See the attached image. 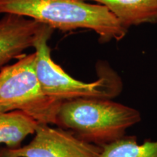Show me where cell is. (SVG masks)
<instances>
[{"mask_svg":"<svg viewBox=\"0 0 157 157\" xmlns=\"http://www.w3.org/2000/svg\"><path fill=\"white\" fill-rule=\"evenodd\" d=\"M54 29L49 27L34 44L36 71L44 93L49 98L63 102L81 98L113 99L121 93L122 81L107 63L96 65L98 78L92 82L76 79L52 60L48 40Z\"/></svg>","mask_w":157,"mask_h":157,"instance_id":"obj_3","label":"cell"},{"mask_svg":"<svg viewBox=\"0 0 157 157\" xmlns=\"http://www.w3.org/2000/svg\"><path fill=\"white\" fill-rule=\"evenodd\" d=\"M101 149V157H157V140L138 144L136 137L125 135Z\"/></svg>","mask_w":157,"mask_h":157,"instance_id":"obj_9","label":"cell"},{"mask_svg":"<svg viewBox=\"0 0 157 157\" xmlns=\"http://www.w3.org/2000/svg\"><path fill=\"white\" fill-rule=\"evenodd\" d=\"M39 123L21 111H0V144L16 149L30 135H34Z\"/></svg>","mask_w":157,"mask_h":157,"instance_id":"obj_8","label":"cell"},{"mask_svg":"<svg viewBox=\"0 0 157 157\" xmlns=\"http://www.w3.org/2000/svg\"><path fill=\"white\" fill-rule=\"evenodd\" d=\"M0 150L2 157H101L102 149L66 129L39 123L29 144L16 149Z\"/></svg>","mask_w":157,"mask_h":157,"instance_id":"obj_5","label":"cell"},{"mask_svg":"<svg viewBox=\"0 0 157 157\" xmlns=\"http://www.w3.org/2000/svg\"><path fill=\"white\" fill-rule=\"evenodd\" d=\"M0 157H2V153H1V150H0Z\"/></svg>","mask_w":157,"mask_h":157,"instance_id":"obj_10","label":"cell"},{"mask_svg":"<svg viewBox=\"0 0 157 157\" xmlns=\"http://www.w3.org/2000/svg\"><path fill=\"white\" fill-rule=\"evenodd\" d=\"M14 14L63 31L87 29L101 42L120 41L128 29L104 5L84 0H0V15Z\"/></svg>","mask_w":157,"mask_h":157,"instance_id":"obj_1","label":"cell"},{"mask_svg":"<svg viewBox=\"0 0 157 157\" xmlns=\"http://www.w3.org/2000/svg\"><path fill=\"white\" fill-rule=\"evenodd\" d=\"M62 102L43 92L36 71V52L23 53L0 69V111H21L38 123L56 124Z\"/></svg>","mask_w":157,"mask_h":157,"instance_id":"obj_4","label":"cell"},{"mask_svg":"<svg viewBox=\"0 0 157 157\" xmlns=\"http://www.w3.org/2000/svg\"><path fill=\"white\" fill-rule=\"evenodd\" d=\"M49 25L35 20L14 14L0 18V69L7 63L34 48Z\"/></svg>","mask_w":157,"mask_h":157,"instance_id":"obj_6","label":"cell"},{"mask_svg":"<svg viewBox=\"0 0 157 157\" xmlns=\"http://www.w3.org/2000/svg\"><path fill=\"white\" fill-rule=\"evenodd\" d=\"M140 121L138 110L112 99L81 98L63 101L55 124L102 147L125 136L127 129Z\"/></svg>","mask_w":157,"mask_h":157,"instance_id":"obj_2","label":"cell"},{"mask_svg":"<svg viewBox=\"0 0 157 157\" xmlns=\"http://www.w3.org/2000/svg\"><path fill=\"white\" fill-rule=\"evenodd\" d=\"M104 5L124 28L157 23V0H84Z\"/></svg>","mask_w":157,"mask_h":157,"instance_id":"obj_7","label":"cell"}]
</instances>
